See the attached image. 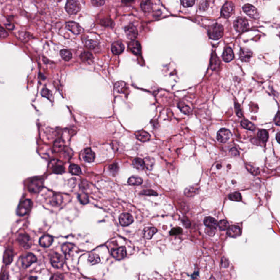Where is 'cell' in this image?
<instances>
[{"mask_svg":"<svg viewBox=\"0 0 280 280\" xmlns=\"http://www.w3.org/2000/svg\"><path fill=\"white\" fill-rule=\"evenodd\" d=\"M223 26L220 24H215L210 26L208 30V36L211 39L218 40L223 35Z\"/></svg>","mask_w":280,"mask_h":280,"instance_id":"6da1fadb","label":"cell"},{"mask_svg":"<svg viewBox=\"0 0 280 280\" xmlns=\"http://www.w3.org/2000/svg\"><path fill=\"white\" fill-rule=\"evenodd\" d=\"M65 9L68 14H77L81 10V5L78 1L70 0L66 4Z\"/></svg>","mask_w":280,"mask_h":280,"instance_id":"7a4b0ae2","label":"cell"},{"mask_svg":"<svg viewBox=\"0 0 280 280\" xmlns=\"http://www.w3.org/2000/svg\"><path fill=\"white\" fill-rule=\"evenodd\" d=\"M234 28L239 32H242L249 28L247 20L243 17H238L234 23Z\"/></svg>","mask_w":280,"mask_h":280,"instance_id":"3957f363","label":"cell"},{"mask_svg":"<svg viewBox=\"0 0 280 280\" xmlns=\"http://www.w3.org/2000/svg\"><path fill=\"white\" fill-rule=\"evenodd\" d=\"M32 206V201L30 199H25L19 204L17 209L19 216H24L28 213Z\"/></svg>","mask_w":280,"mask_h":280,"instance_id":"277c9868","label":"cell"},{"mask_svg":"<svg viewBox=\"0 0 280 280\" xmlns=\"http://www.w3.org/2000/svg\"><path fill=\"white\" fill-rule=\"evenodd\" d=\"M235 6L231 1L225 2L222 7L221 11V17L224 18H229L234 13Z\"/></svg>","mask_w":280,"mask_h":280,"instance_id":"5b68a950","label":"cell"},{"mask_svg":"<svg viewBox=\"0 0 280 280\" xmlns=\"http://www.w3.org/2000/svg\"><path fill=\"white\" fill-rule=\"evenodd\" d=\"M65 262V258L59 253H54L51 256L50 262L52 266L54 267L55 268L59 269L62 268L64 265Z\"/></svg>","mask_w":280,"mask_h":280,"instance_id":"8992f818","label":"cell"},{"mask_svg":"<svg viewBox=\"0 0 280 280\" xmlns=\"http://www.w3.org/2000/svg\"><path fill=\"white\" fill-rule=\"evenodd\" d=\"M243 11L251 18L257 19L260 17V14L257 9L251 4H246L244 5L243 6Z\"/></svg>","mask_w":280,"mask_h":280,"instance_id":"52a82bcc","label":"cell"},{"mask_svg":"<svg viewBox=\"0 0 280 280\" xmlns=\"http://www.w3.org/2000/svg\"><path fill=\"white\" fill-rule=\"evenodd\" d=\"M37 261V258L35 255L32 253H28L23 255L21 258L22 266L24 268H28L33 263Z\"/></svg>","mask_w":280,"mask_h":280,"instance_id":"ba28073f","label":"cell"},{"mask_svg":"<svg viewBox=\"0 0 280 280\" xmlns=\"http://www.w3.org/2000/svg\"><path fill=\"white\" fill-rule=\"evenodd\" d=\"M231 137V133L229 130L226 129H222L218 131L217 139L220 142L226 143Z\"/></svg>","mask_w":280,"mask_h":280,"instance_id":"9c48e42d","label":"cell"},{"mask_svg":"<svg viewBox=\"0 0 280 280\" xmlns=\"http://www.w3.org/2000/svg\"><path fill=\"white\" fill-rule=\"evenodd\" d=\"M43 187V181L41 179H35L30 181L28 185V189L32 193H37Z\"/></svg>","mask_w":280,"mask_h":280,"instance_id":"30bf717a","label":"cell"},{"mask_svg":"<svg viewBox=\"0 0 280 280\" xmlns=\"http://www.w3.org/2000/svg\"><path fill=\"white\" fill-rule=\"evenodd\" d=\"M125 32L128 39L131 41L136 40L138 35V31L137 28L133 24H130L125 27Z\"/></svg>","mask_w":280,"mask_h":280,"instance_id":"8fae6325","label":"cell"},{"mask_svg":"<svg viewBox=\"0 0 280 280\" xmlns=\"http://www.w3.org/2000/svg\"><path fill=\"white\" fill-rule=\"evenodd\" d=\"M111 254L114 258L117 260H121L124 258L127 255L126 248L124 246L119 248L112 249Z\"/></svg>","mask_w":280,"mask_h":280,"instance_id":"7c38bea8","label":"cell"},{"mask_svg":"<svg viewBox=\"0 0 280 280\" xmlns=\"http://www.w3.org/2000/svg\"><path fill=\"white\" fill-rule=\"evenodd\" d=\"M119 220L121 226L127 227L133 223L134 218L130 214L128 213H123L119 216Z\"/></svg>","mask_w":280,"mask_h":280,"instance_id":"4fadbf2b","label":"cell"},{"mask_svg":"<svg viewBox=\"0 0 280 280\" xmlns=\"http://www.w3.org/2000/svg\"><path fill=\"white\" fill-rule=\"evenodd\" d=\"M128 48H129V50L136 55H141V46L140 42L137 41L136 40L131 41V42L129 43Z\"/></svg>","mask_w":280,"mask_h":280,"instance_id":"5bb4252c","label":"cell"},{"mask_svg":"<svg viewBox=\"0 0 280 280\" xmlns=\"http://www.w3.org/2000/svg\"><path fill=\"white\" fill-rule=\"evenodd\" d=\"M252 55L253 53L251 50L246 48H242L240 49L239 57L242 62H249L251 60Z\"/></svg>","mask_w":280,"mask_h":280,"instance_id":"9a60e30c","label":"cell"},{"mask_svg":"<svg viewBox=\"0 0 280 280\" xmlns=\"http://www.w3.org/2000/svg\"><path fill=\"white\" fill-rule=\"evenodd\" d=\"M66 26L67 28L70 30L74 34L78 35L83 32V29L77 23L73 21H68L66 23Z\"/></svg>","mask_w":280,"mask_h":280,"instance_id":"2e32d148","label":"cell"},{"mask_svg":"<svg viewBox=\"0 0 280 280\" xmlns=\"http://www.w3.org/2000/svg\"><path fill=\"white\" fill-rule=\"evenodd\" d=\"M18 240L20 245L25 248H30L31 246L30 238L26 234H21L19 235Z\"/></svg>","mask_w":280,"mask_h":280,"instance_id":"e0dca14e","label":"cell"},{"mask_svg":"<svg viewBox=\"0 0 280 280\" xmlns=\"http://www.w3.org/2000/svg\"><path fill=\"white\" fill-rule=\"evenodd\" d=\"M83 158L87 163H92L95 159V154L90 148H87L83 153Z\"/></svg>","mask_w":280,"mask_h":280,"instance_id":"ac0fdd59","label":"cell"},{"mask_svg":"<svg viewBox=\"0 0 280 280\" xmlns=\"http://www.w3.org/2000/svg\"><path fill=\"white\" fill-rule=\"evenodd\" d=\"M241 231L240 227L236 225H231L227 231V235L231 238H235L240 236Z\"/></svg>","mask_w":280,"mask_h":280,"instance_id":"d6986e66","label":"cell"},{"mask_svg":"<svg viewBox=\"0 0 280 280\" xmlns=\"http://www.w3.org/2000/svg\"><path fill=\"white\" fill-rule=\"evenodd\" d=\"M124 46L123 44L120 41H116L112 44L111 50L115 55H119L123 52Z\"/></svg>","mask_w":280,"mask_h":280,"instance_id":"ffe728a7","label":"cell"},{"mask_svg":"<svg viewBox=\"0 0 280 280\" xmlns=\"http://www.w3.org/2000/svg\"><path fill=\"white\" fill-rule=\"evenodd\" d=\"M53 239L52 236L46 235L40 238L39 241V245L43 247H48L53 243Z\"/></svg>","mask_w":280,"mask_h":280,"instance_id":"44dd1931","label":"cell"},{"mask_svg":"<svg viewBox=\"0 0 280 280\" xmlns=\"http://www.w3.org/2000/svg\"><path fill=\"white\" fill-rule=\"evenodd\" d=\"M52 169L55 174H60L63 173L64 171V167L63 163L60 161H53L52 162Z\"/></svg>","mask_w":280,"mask_h":280,"instance_id":"7402d4cb","label":"cell"},{"mask_svg":"<svg viewBox=\"0 0 280 280\" xmlns=\"http://www.w3.org/2000/svg\"><path fill=\"white\" fill-rule=\"evenodd\" d=\"M222 57L223 60L227 63L230 62L234 59V54L231 47H228L224 49Z\"/></svg>","mask_w":280,"mask_h":280,"instance_id":"603a6c76","label":"cell"},{"mask_svg":"<svg viewBox=\"0 0 280 280\" xmlns=\"http://www.w3.org/2000/svg\"><path fill=\"white\" fill-rule=\"evenodd\" d=\"M157 229L153 227H148L145 228L143 231V236L145 239H151L154 236V235L156 233Z\"/></svg>","mask_w":280,"mask_h":280,"instance_id":"cb8c5ba5","label":"cell"},{"mask_svg":"<svg viewBox=\"0 0 280 280\" xmlns=\"http://www.w3.org/2000/svg\"><path fill=\"white\" fill-rule=\"evenodd\" d=\"M210 65H211V68L212 70H214V71L218 70L220 68V61L219 58L215 53H213L212 55Z\"/></svg>","mask_w":280,"mask_h":280,"instance_id":"d4e9b609","label":"cell"},{"mask_svg":"<svg viewBox=\"0 0 280 280\" xmlns=\"http://www.w3.org/2000/svg\"><path fill=\"white\" fill-rule=\"evenodd\" d=\"M135 136L137 139L142 142H146L149 141L151 138V136L149 134L145 131H139L135 133Z\"/></svg>","mask_w":280,"mask_h":280,"instance_id":"484cf974","label":"cell"},{"mask_svg":"<svg viewBox=\"0 0 280 280\" xmlns=\"http://www.w3.org/2000/svg\"><path fill=\"white\" fill-rule=\"evenodd\" d=\"M74 245L70 243L64 244V245L62 246V251L64 252L65 257L67 259H68V258L70 257Z\"/></svg>","mask_w":280,"mask_h":280,"instance_id":"4316f807","label":"cell"},{"mask_svg":"<svg viewBox=\"0 0 280 280\" xmlns=\"http://www.w3.org/2000/svg\"><path fill=\"white\" fill-rule=\"evenodd\" d=\"M127 84L123 81L118 82L114 85V89L118 93H124L127 89Z\"/></svg>","mask_w":280,"mask_h":280,"instance_id":"83f0119b","label":"cell"},{"mask_svg":"<svg viewBox=\"0 0 280 280\" xmlns=\"http://www.w3.org/2000/svg\"><path fill=\"white\" fill-rule=\"evenodd\" d=\"M153 2L151 1H143L141 4V7L145 12H150L152 10Z\"/></svg>","mask_w":280,"mask_h":280,"instance_id":"f1b7e54d","label":"cell"},{"mask_svg":"<svg viewBox=\"0 0 280 280\" xmlns=\"http://www.w3.org/2000/svg\"><path fill=\"white\" fill-rule=\"evenodd\" d=\"M101 261L99 256L95 253H90L89 255V257L88 259V262L89 265H94L96 264L99 263Z\"/></svg>","mask_w":280,"mask_h":280,"instance_id":"f546056e","label":"cell"},{"mask_svg":"<svg viewBox=\"0 0 280 280\" xmlns=\"http://www.w3.org/2000/svg\"><path fill=\"white\" fill-rule=\"evenodd\" d=\"M198 191L199 188L197 187V186L192 185L185 189V194L187 196L191 197V196H194L196 194L198 193Z\"/></svg>","mask_w":280,"mask_h":280,"instance_id":"4dcf8cb0","label":"cell"},{"mask_svg":"<svg viewBox=\"0 0 280 280\" xmlns=\"http://www.w3.org/2000/svg\"><path fill=\"white\" fill-rule=\"evenodd\" d=\"M80 58L83 62L91 63L93 60L94 57L92 54L90 53L89 52H84L81 54Z\"/></svg>","mask_w":280,"mask_h":280,"instance_id":"1f68e13d","label":"cell"},{"mask_svg":"<svg viewBox=\"0 0 280 280\" xmlns=\"http://www.w3.org/2000/svg\"><path fill=\"white\" fill-rule=\"evenodd\" d=\"M204 224L206 227L217 228V227L218 226V223L217 222L216 219L211 217H206L204 220Z\"/></svg>","mask_w":280,"mask_h":280,"instance_id":"d6a6232c","label":"cell"},{"mask_svg":"<svg viewBox=\"0 0 280 280\" xmlns=\"http://www.w3.org/2000/svg\"><path fill=\"white\" fill-rule=\"evenodd\" d=\"M142 182L143 180L138 176H131L128 181V184L131 185H140L142 184Z\"/></svg>","mask_w":280,"mask_h":280,"instance_id":"836d02e7","label":"cell"},{"mask_svg":"<svg viewBox=\"0 0 280 280\" xmlns=\"http://www.w3.org/2000/svg\"><path fill=\"white\" fill-rule=\"evenodd\" d=\"M65 147V142L62 139H58L54 143V150L57 152H59L64 149Z\"/></svg>","mask_w":280,"mask_h":280,"instance_id":"e575fe53","label":"cell"},{"mask_svg":"<svg viewBox=\"0 0 280 280\" xmlns=\"http://www.w3.org/2000/svg\"><path fill=\"white\" fill-rule=\"evenodd\" d=\"M132 163L134 164V166L138 170H143L145 167L144 160L139 158L134 159Z\"/></svg>","mask_w":280,"mask_h":280,"instance_id":"d590c367","label":"cell"},{"mask_svg":"<svg viewBox=\"0 0 280 280\" xmlns=\"http://www.w3.org/2000/svg\"><path fill=\"white\" fill-rule=\"evenodd\" d=\"M241 124L242 127L246 129L251 130V131H253L255 130V125L251 121H248L247 119H244L243 121H241Z\"/></svg>","mask_w":280,"mask_h":280,"instance_id":"8d00e7d4","label":"cell"},{"mask_svg":"<svg viewBox=\"0 0 280 280\" xmlns=\"http://www.w3.org/2000/svg\"><path fill=\"white\" fill-rule=\"evenodd\" d=\"M257 137L262 142H265L267 141L268 137H269V134L268 132L265 130H260L258 131V134H257Z\"/></svg>","mask_w":280,"mask_h":280,"instance_id":"74e56055","label":"cell"},{"mask_svg":"<svg viewBox=\"0 0 280 280\" xmlns=\"http://www.w3.org/2000/svg\"><path fill=\"white\" fill-rule=\"evenodd\" d=\"M69 171L72 175H79L82 173L80 167L76 164H71L69 167Z\"/></svg>","mask_w":280,"mask_h":280,"instance_id":"f35d334b","label":"cell"},{"mask_svg":"<svg viewBox=\"0 0 280 280\" xmlns=\"http://www.w3.org/2000/svg\"><path fill=\"white\" fill-rule=\"evenodd\" d=\"M60 54L61 57L63 59V60L66 61L70 60V59H71L72 57V55L71 52L69 51L68 50H61L60 52Z\"/></svg>","mask_w":280,"mask_h":280,"instance_id":"ab89813d","label":"cell"},{"mask_svg":"<svg viewBox=\"0 0 280 280\" xmlns=\"http://www.w3.org/2000/svg\"><path fill=\"white\" fill-rule=\"evenodd\" d=\"M13 252L11 249H8L5 253V255L4 256V263L6 264H10L13 260Z\"/></svg>","mask_w":280,"mask_h":280,"instance_id":"60d3db41","label":"cell"},{"mask_svg":"<svg viewBox=\"0 0 280 280\" xmlns=\"http://www.w3.org/2000/svg\"><path fill=\"white\" fill-rule=\"evenodd\" d=\"M144 162H145V167H147V169H148L149 170L152 169L154 165V163H155L154 159L153 158H151V157L145 158V160H144Z\"/></svg>","mask_w":280,"mask_h":280,"instance_id":"b9f144b4","label":"cell"},{"mask_svg":"<svg viewBox=\"0 0 280 280\" xmlns=\"http://www.w3.org/2000/svg\"><path fill=\"white\" fill-rule=\"evenodd\" d=\"M178 107L181 111V112L185 114H189L191 113V108L187 105H185L184 103H181L178 104Z\"/></svg>","mask_w":280,"mask_h":280,"instance_id":"7bdbcfd3","label":"cell"},{"mask_svg":"<svg viewBox=\"0 0 280 280\" xmlns=\"http://www.w3.org/2000/svg\"><path fill=\"white\" fill-rule=\"evenodd\" d=\"M229 199L231 201H241L242 200V196L240 193L238 192H235V193H231L229 195Z\"/></svg>","mask_w":280,"mask_h":280,"instance_id":"ee69618b","label":"cell"},{"mask_svg":"<svg viewBox=\"0 0 280 280\" xmlns=\"http://www.w3.org/2000/svg\"><path fill=\"white\" fill-rule=\"evenodd\" d=\"M99 43L94 39H89L86 42V46L90 49H94L99 46Z\"/></svg>","mask_w":280,"mask_h":280,"instance_id":"f6af8a7d","label":"cell"},{"mask_svg":"<svg viewBox=\"0 0 280 280\" xmlns=\"http://www.w3.org/2000/svg\"><path fill=\"white\" fill-rule=\"evenodd\" d=\"M209 7V2L207 1H201L199 3V9L201 11H205Z\"/></svg>","mask_w":280,"mask_h":280,"instance_id":"bcb514c9","label":"cell"},{"mask_svg":"<svg viewBox=\"0 0 280 280\" xmlns=\"http://www.w3.org/2000/svg\"><path fill=\"white\" fill-rule=\"evenodd\" d=\"M218 226L220 231H226L229 227V224L226 220H221L218 223Z\"/></svg>","mask_w":280,"mask_h":280,"instance_id":"7dc6e473","label":"cell"},{"mask_svg":"<svg viewBox=\"0 0 280 280\" xmlns=\"http://www.w3.org/2000/svg\"><path fill=\"white\" fill-rule=\"evenodd\" d=\"M119 168V165H118V164L114 163L112 164H111V165H110L109 167H108V169H109L110 172L112 174L113 176H115L118 172Z\"/></svg>","mask_w":280,"mask_h":280,"instance_id":"c3c4849f","label":"cell"},{"mask_svg":"<svg viewBox=\"0 0 280 280\" xmlns=\"http://www.w3.org/2000/svg\"><path fill=\"white\" fill-rule=\"evenodd\" d=\"M206 234L209 236H214L216 232V228L215 227H207L205 231Z\"/></svg>","mask_w":280,"mask_h":280,"instance_id":"681fc988","label":"cell"},{"mask_svg":"<svg viewBox=\"0 0 280 280\" xmlns=\"http://www.w3.org/2000/svg\"><path fill=\"white\" fill-rule=\"evenodd\" d=\"M41 95H42L43 97H46L47 99H49V100H52V93L51 92V91H50L49 90H48V89L44 88L42 90V92H41Z\"/></svg>","mask_w":280,"mask_h":280,"instance_id":"f907efd6","label":"cell"},{"mask_svg":"<svg viewBox=\"0 0 280 280\" xmlns=\"http://www.w3.org/2000/svg\"><path fill=\"white\" fill-rule=\"evenodd\" d=\"M78 198H79L80 202H81L82 204H87V203L89 202L88 196L86 194H84V193L81 194L79 195Z\"/></svg>","mask_w":280,"mask_h":280,"instance_id":"816d5d0a","label":"cell"},{"mask_svg":"<svg viewBox=\"0 0 280 280\" xmlns=\"http://www.w3.org/2000/svg\"><path fill=\"white\" fill-rule=\"evenodd\" d=\"M182 229L180 227H175L171 229L170 232V234L172 236H176L182 234Z\"/></svg>","mask_w":280,"mask_h":280,"instance_id":"f5cc1de1","label":"cell"},{"mask_svg":"<svg viewBox=\"0 0 280 280\" xmlns=\"http://www.w3.org/2000/svg\"><path fill=\"white\" fill-rule=\"evenodd\" d=\"M181 3L183 7L188 8V7L193 6L195 4V1L194 0H185L181 1Z\"/></svg>","mask_w":280,"mask_h":280,"instance_id":"db71d44e","label":"cell"},{"mask_svg":"<svg viewBox=\"0 0 280 280\" xmlns=\"http://www.w3.org/2000/svg\"><path fill=\"white\" fill-rule=\"evenodd\" d=\"M141 194L143 195L147 196H158V193L156 191L153 190H144L141 192Z\"/></svg>","mask_w":280,"mask_h":280,"instance_id":"11a10c76","label":"cell"},{"mask_svg":"<svg viewBox=\"0 0 280 280\" xmlns=\"http://www.w3.org/2000/svg\"><path fill=\"white\" fill-rule=\"evenodd\" d=\"M235 111L238 117H243V114L241 110V106L238 103H235Z\"/></svg>","mask_w":280,"mask_h":280,"instance_id":"9f6ffc18","label":"cell"},{"mask_svg":"<svg viewBox=\"0 0 280 280\" xmlns=\"http://www.w3.org/2000/svg\"><path fill=\"white\" fill-rule=\"evenodd\" d=\"M92 3L93 6H96V7H100V6H103L105 3V1H100V0H92Z\"/></svg>","mask_w":280,"mask_h":280,"instance_id":"6f0895ef","label":"cell"},{"mask_svg":"<svg viewBox=\"0 0 280 280\" xmlns=\"http://www.w3.org/2000/svg\"><path fill=\"white\" fill-rule=\"evenodd\" d=\"M182 222H183V225H185V227H187V228H189L191 226V222L190 220H188V218L187 217H183L182 218Z\"/></svg>","mask_w":280,"mask_h":280,"instance_id":"680465c9","label":"cell"},{"mask_svg":"<svg viewBox=\"0 0 280 280\" xmlns=\"http://www.w3.org/2000/svg\"><path fill=\"white\" fill-rule=\"evenodd\" d=\"M50 280H64V277L60 274H55L51 277Z\"/></svg>","mask_w":280,"mask_h":280,"instance_id":"91938a15","label":"cell"},{"mask_svg":"<svg viewBox=\"0 0 280 280\" xmlns=\"http://www.w3.org/2000/svg\"><path fill=\"white\" fill-rule=\"evenodd\" d=\"M274 121H275V123L276 124V125L280 126V111H279L277 113L276 116L275 117Z\"/></svg>","mask_w":280,"mask_h":280,"instance_id":"94428289","label":"cell"},{"mask_svg":"<svg viewBox=\"0 0 280 280\" xmlns=\"http://www.w3.org/2000/svg\"><path fill=\"white\" fill-rule=\"evenodd\" d=\"M0 34H1V39H4V38H6V37L8 36V33L7 32L4 30V28H2V27L1 28V30H0Z\"/></svg>","mask_w":280,"mask_h":280,"instance_id":"6125c7cd","label":"cell"},{"mask_svg":"<svg viewBox=\"0 0 280 280\" xmlns=\"http://www.w3.org/2000/svg\"><path fill=\"white\" fill-rule=\"evenodd\" d=\"M276 138L277 141L280 143V131L277 134Z\"/></svg>","mask_w":280,"mask_h":280,"instance_id":"be15d7a7","label":"cell"},{"mask_svg":"<svg viewBox=\"0 0 280 280\" xmlns=\"http://www.w3.org/2000/svg\"><path fill=\"white\" fill-rule=\"evenodd\" d=\"M37 280V277H31L30 278V280Z\"/></svg>","mask_w":280,"mask_h":280,"instance_id":"e7e4bbea","label":"cell"}]
</instances>
